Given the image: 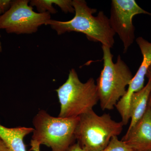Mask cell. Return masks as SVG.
Returning a JSON list of instances; mask_svg holds the SVG:
<instances>
[{"label":"cell","mask_w":151,"mask_h":151,"mask_svg":"<svg viewBox=\"0 0 151 151\" xmlns=\"http://www.w3.org/2000/svg\"><path fill=\"white\" fill-rule=\"evenodd\" d=\"M29 2L28 0L12 1L10 9L0 16V29L8 33L30 34L51 19L49 13L36 12Z\"/></svg>","instance_id":"cell-6"},{"label":"cell","mask_w":151,"mask_h":151,"mask_svg":"<svg viewBox=\"0 0 151 151\" xmlns=\"http://www.w3.org/2000/svg\"><path fill=\"white\" fill-rule=\"evenodd\" d=\"M151 94V82L148 80L143 89L132 94L130 102L131 123L126 133L129 132L134 127L145 113Z\"/></svg>","instance_id":"cell-10"},{"label":"cell","mask_w":151,"mask_h":151,"mask_svg":"<svg viewBox=\"0 0 151 151\" xmlns=\"http://www.w3.org/2000/svg\"><path fill=\"white\" fill-rule=\"evenodd\" d=\"M149 105H150V106L151 107V94L150 96V100H149Z\"/></svg>","instance_id":"cell-19"},{"label":"cell","mask_w":151,"mask_h":151,"mask_svg":"<svg viewBox=\"0 0 151 151\" xmlns=\"http://www.w3.org/2000/svg\"><path fill=\"white\" fill-rule=\"evenodd\" d=\"M124 125L114 121L109 114L101 116L93 110L79 116L76 129L77 142L87 151H100L108 145L111 139L122 134Z\"/></svg>","instance_id":"cell-5"},{"label":"cell","mask_w":151,"mask_h":151,"mask_svg":"<svg viewBox=\"0 0 151 151\" xmlns=\"http://www.w3.org/2000/svg\"><path fill=\"white\" fill-rule=\"evenodd\" d=\"M132 151H151V149L142 150H133Z\"/></svg>","instance_id":"cell-17"},{"label":"cell","mask_w":151,"mask_h":151,"mask_svg":"<svg viewBox=\"0 0 151 151\" xmlns=\"http://www.w3.org/2000/svg\"><path fill=\"white\" fill-rule=\"evenodd\" d=\"M2 12L1 10L0 9V14L2 13ZM0 37H1V35H0ZM2 52V47L1 44V42H0V52Z\"/></svg>","instance_id":"cell-18"},{"label":"cell","mask_w":151,"mask_h":151,"mask_svg":"<svg viewBox=\"0 0 151 151\" xmlns=\"http://www.w3.org/2000/svg\"><path fill=\"white\" fill-rule=\"evenodd\" d=\"M79 117H53L44 110H40L35 116V127L30 142V151H40L45 145L52 151H68L76 140L75 132Z\"/></svg>","instance_id":"cell-2"},{"label":"cell","mask_w":151,"mask_h":151,"mask_svg":"<svg viewBox=\"0 0 151 151\" xmlns=\"http://www.w3.org/2000/svg\"><path fill=\"white\" fill-rule=\"evenodd\" d=\"M72 4L75 13L73 19L66 22L50 19L45 25L50 26L58 35L71 32L82 33L89 40L100 42L102 45L112 48L115 43L116 33L104 12L100 11L94 17L93 14L97 12V9L89 8L86 1L73 0Z\"/></svg>","instance_id":"cell-1"},{"label":"cell","mask_w":151,"mask_h":151,"mask_svg":"<svg viewBox=\"0 0 151 151\" xmlns=\"http://www.w3.org/2000/svg\"><path fill=\"white\" fill-rule=\"evenodd\" d=\"M139 14L149 12L141 8L135 0H112L110 26L115 33L119 35L124 45V53H126L135 40V27L132 22L133 17Z\"/></svg>","instance_id":"cell-7"},{"label":"cell","mask_w":151,"mask_h":151,"mask_svg":"<svg viewBox=\"0 0 151 151\" xmlns=\"http://www.w3.org/2000/svg\"><path fill=\"white\" fill-rule=\"evenodd\" d=\"M12 1L10 0H0V9L4 13L10 8Z\"/></svg>","instance_id":"cell-13"},{"label":"cell","mask_w":151,"mask_h":151,"mask_svg":"<svg viewBox=\"0 0 151 151\" xmlns=\"http://www.w3.org/2000/svg\"><path fill=\"white\" fill-rule=\"evenodd\" d=\"M133 150L129 146L122 140L118 137H114L111 139L108 145L100 151H132Z\"/></svg>","instance_id":"cell-12"},{"label":"cell","mask_w":151,"mask_h":151,"mask_svg":"<svg viewBox=\"0 0 151 151\" xmlns=\"http://www.w3.org/2000/svg\"><path fill=\"white\" fill-rule=\"evenodd\" d=\"M33 131L34 129L32 128H8L0 124V138L6 144L9 151H27L24 139Z\"/></svg>","instance_id":"cell-11"},{"label":"cell","mask_w":151,"mask_h":151,"mask_svg":"<svg viewBox=\"0 0 151 151\" xmlns=\"http://www.w3.org/2000/svg\"><path fill=\"white\" fill-rule=\"evenodd\" d=\"M121 140L133 150L151 149V107L149 104L142 118Z\"/></svg>","instance_id":"cell-8"},{"label":"cell","mask_w":151,"mask_h":151,"mask_svg":"<svg viewBox=\"0 0 151 151\" xmlns=\"http://www.w3.org/2000/svg\"><path fill=\"white\" fill-rule=\"evenodd\" d=\"M102 48L103 68L97 78L96 85L100 108L103 111H111L126 94V87L134 76L121 55L118 56L114 63L111 48L104 45H102Z\"/></svg>","instance_id":"cell-3"},{"label":"cell","mask_w":151,"mask_h":151,"mask_svg":"<svg viewBox=\"0 0 151 151\" xmlns=\"http://www.w3.org/2000/svg\"><path fill=\"white\" fill-rule=\"evenodd\" d=\"M136 42L140 49L143 60L137 73L129 84L127 90V94L129 96L143 89L145 77L151 65V42L142 37H138Z\"/></svg>","instance_id":"cell-9"},{"label":"cell","mask_w":151,"mask_h":151,"mask_svg":"<svg viewBox=\"0 0 151 151\" xmlns=\"http://www.w3.org/2000/svg\"><path fill=\"white\" fill-rule=\"evenodd\" d=\"M68 151H87L82 148L78 142L75 143L70 146Z\"/></svg>","instance_id":"cell-14"},{"label":"cell","mask_w":151,"mask_h":151,"mask_svg":"<svg viewBox=\"0 0 151 151\" xmlns=\"http://www.w3.org/2000/svg\"><path fill=\"white\" fill-rule=\"evenodd\" d=\"M60 104L58 117L76 118L93 110L99 102L97 85L94 79L81 82L75 69L69 71L67 80L55 90Z\"/></svg>","instance_id":"cell-4"},{"label":"cell","mask_w":151,"mask_h":151,"mask_svg":"<svg viewBox=\"0 0 151 151\" xmlns=\"http://www.w3.org/2000/svg\"><path fill=\"white\" fill-rule=\"evenodd\" d=\"M0 151H9L4 141L0 138Z\"/></svg>","instance_id":"cell-15"},{"label":"cell","mask_w":151,"mask_h":151,"mask_svg":"<svg viewBox=\"0 0 151 151\" xmlns=\"http://www.w3.org/2000/svg\"><path fill=\"white\" fill-rule=\"evenodd\" d=\"M146 76L148 78V80H150L151 82V65L149 67L147 74H146Z\"/></svg>","instance_id":"cell-16"}]
</instances>
